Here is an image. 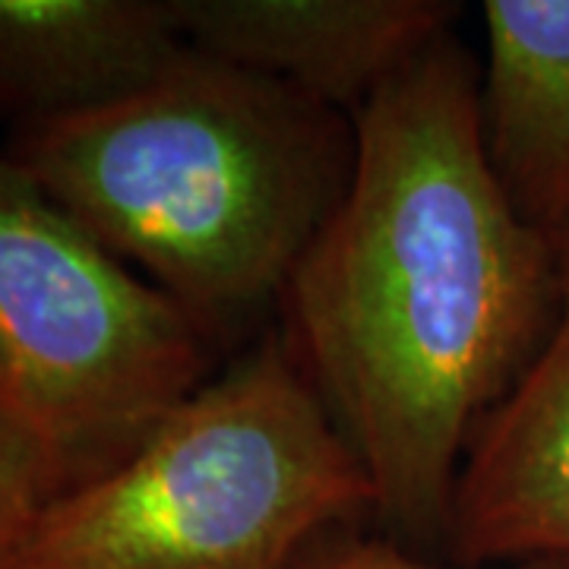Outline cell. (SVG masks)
<instances>
[{
  "instance_id": "cell-1",
  "label": "cell",
  "mask_w": 569,
  "mask_h": 569,
  "mask_svg": "<svg viewBox=\"0 0 569 569\" xmlns=\"http://www.w3.org/2000/svg\"><path fill=\"white\" fill-rule=\"evenodd\" d=\"M481 67L452 32L355 114V171L284 284L282 339L402 548L447 550L468 440L560 313L557 241L485 152Z\"/></svg>"
},
{
  "instance_id": "cell-2",
  "label": "cell",
  "mask_w": 569,
  "mask_h": 569,
  "mask_svg": "<svg viewBox=\"0 0 569 569\" xmlns=\"http://www.w3.org/2000/svg\"><path fill=\"white\" fill-rule=\"evenodd\" d=\"M7 159L219 348L279 305L355 171V121L187 48L137 96L13 127Z\"/></svg>"
},
{
  "instance_id": "cell-3",
  "label": "cell",
  "mask_w": 569,
  "mask_h": 569,
  "mask_svg": "<svg viewBox=\"0 0 569 569\" xmlns=\"http://www.w3.org/2000/svg\"><path fill=\"white\" fill-rule=\"evenodd\" d=\"M365 512L358 456L266 332L114 471L54 497L0 569H295Z\"/></svg>"
},
{
  "instance_id": "cell-4",
  "label": "cell",
  "mask_w": 569,
  "mask_h": 569,
  "mask_svg": "<svg viewBox=\"0 0 569 569\" xmlns=\"http://www.w3.org/2000/svg\"><path fill=\"white\" fill-rule=\"evenodd\" d=\"M219 342L0 156V387L58 462L61 493L121 466L212 380Z\"/></svg>"
},
{
  "instance_id": "cell-5",
  "label": "cell",
  "mask_w": 569,
  "mask_h": 569,
  "mask_svg": "<svg viewBox=\"0 0 569 569\" xmlns=\"http://www.w3.org/2000/svg\"><path fill=\"white\" fill-rule=\"evenodd\" d=\"M560 313L545 348L468 440L449 503L459 567H569V228L557 238Z\"/></svg>"
},
{
  "instance_id": "cell-6",
  "label": "cell",
  "mask_w": 569,
  "mask_h": 569,
  "mask_svg": "<svg viewBox=\"0 0 569 569\" xmlns=\"http://www.w3.org/2000/svg\"><path fill=\"white\" fill-rule=\"evenodd\" d=\"M183 41L355 114L452 32V0H168Z\"/></svg>"
},
{
  "instance_id": "cell-7",
  "label": "cell",
  "mask_w": 569,
  "mask_h": 569,
  "mask_svg": "<svg viewBox=\"0 0 569 569\" xmlns=\"http://www.w3.org/2000/svg\"><path fill=\"white\" fill-rule=\"evenodd\" d=\"M187 48L168 0H0V114L29 127L118 104Z\"/></svg>"
},
{
  "instance_id": "cell-8",
  "label": "cell",
  "mask_w": 569,
  "mask_h": 569,
  "mask_svg": "<svg viewBox=\"0 0 569 569\" xmlns=\"http://www.w3.org/2000/svg\"><path fill=\"white\" fill-rule=\"evenodd\" d=\"M485 152L519 216L569 228V0H485Z\"/></svg>"
},
{
  "instance_id": "cell-9",
  "label": "cell",
  "mask_w": 569,
  "mask_h": 569,
  "mask_svg": "<svg viewBox=\"0 0 569 569\" xmlns=\"http://www.w3.org/2000/svg\"><path fill=\"white\" fill-rule=\"evenodd\" d=\"M54 497H61V475L51 447L32 418L0 389V567Z\"/></svg>"
},
{
  "instance_id": "cell-10",
  "label": "cell",
  "mask_w": 569,
  "mask_h": 569,
  "mask_svg": "<svg viewBox=\"0 0 569 569\" xmlns=\"http://www.w3.org/2000/svg\"><path fill=\"white\" fill-rule=\"evenodd\" d=\"M295 569H488V567H440L421 553L402 548L392 538H361L348 529H336L313 541ZM503 569H569L553 560H529Z\"/></svg>"
},
{
  "instance_id": "cell-11",
  "label": "cell",
  "mask_w": 569,
  "mask_h": 569,
  "mask_svg": "<svg viewBox=\"0 0 569 569\" xmlns=\"http://www.w3.org/2000/svg\"><path fill=\"white\" fill-rule=\"evenodd\" d=\"M0 389H3V387H0Z\"/></svg>"
}]
</instances>
